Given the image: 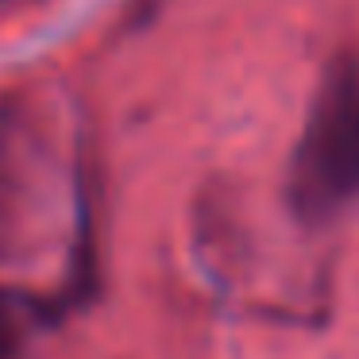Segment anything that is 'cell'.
<instances>
[{"label":"cell","instance_id":"6da1fadb","mask_svg":"<svg viewBox=\"0 0 359 359\" xmlns=\"http://www.w3.org/2000/svg\"><path fill=\"white\" fill-rule=\"evenodd\" d=\"M359 197V58L340 55L320 78L290 163V205L328 224Z\"/></svg>","mask_w":359,"mask_h":359},{"label":"cell","instance_id":"7a4b0ae2","mask_svg":"<svg viewBox=\"0 0 359 359\" xmlns=\"http://www.w3.org/2000/svg\"><path fill=\"white\" fill-rule=\"evenodd\" d=\"M16 355H20V325L8 297L0 294V359H16Z\"/></svg>","mask_w":359,"mask_h":359}]
</instances>
